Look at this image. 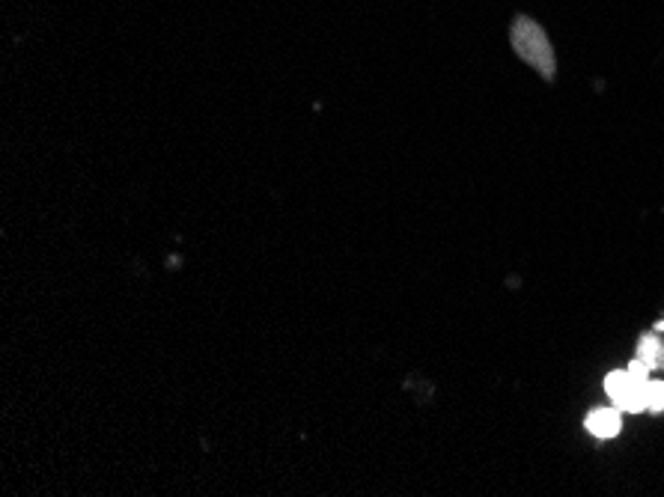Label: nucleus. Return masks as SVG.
I'll return each instance as SVG.
<instances>
[{
    "label": "nucleus",
    "instance_id": "nucleus-3",
    "mask_svg": "<svg viewBox=\"0 0 664 497\" xmlns=\"http://www.w3.org/2000/svg\"><path fill=\"white\" fill-rule=\"evenodd\" d=\"M622 426V417H620V409L614 405V409H596L588 414V429L596 438H614V435L620 433Z\"/></svg>",
    "mask_w": 664,
    "mask_h": 497
},
{
    "label": "nucleus",
    "instance_id": "nucleus-5",
    "mask_svg": "<svg viewBox=\"0 0 664 497\" xmlns=\"http://www.w3.org/2000/svg\"><path fill=\"white\" fill-rule=\"evenodd\" d=\"M643 402H647V411H664V381H647Z\"/></svg>",
    "mask_w": 664,
    "mask_h": 497
},
{
    "label": "nucleus",
    "instance_id": "nucleus-6",
    "mask_svg": "<svg viewBox=\"0 0 664 497\" xmlns=\"http://www.w3.org/2000/svg\"><path fill=\"white\" fill-rule=\"evenodd\" d=\"M626 369H629V372H632L635 379H641V381H650V372H653V369H650V367H647V364H643L641 357H635L632 364H629V367H626Z\"/></svg>",
    "mask_w": 664,
    "mask_h": 497
},
{
    "label": "nucleus",
    "instance_id": "nucleus-4",
    "mask_svg": "<svg viewBox=\"0 0 664 497\" xmlns=\"http://www.w3.org/2000/svg\"><path fill=\"white\" fill-rule=\"evenodd\" d=\"M638 357L650 369H662L664 367V343L659 334H643L641 343H638Z\"/></svg>",
    "mask_w": 664,
    "mask_h": 497
},
{
    "label": "nucleus",
    "instance_id": "nucleus-1",
    "mask_svg": "<svg viewBox=\"0 0 664 497\" xmlns=\"http://www.w3.org/2000/svg\"><path fill=\"white\" fill-rule=\"evenodd\" d=\"M512 48L534 66L536 72L545 78H555V55L552 45L545 39V33L536 27L531 19H519L512 24Z\"/></svg>",
    "mask_w": 664,
    "mask_h": 497
},
{
    "label": "nucleus",
    "instance_id": "nucleus-2",
    "mask_svg": "<svg viewBox=\"0 0 664 497\" xmlns=\"http://www.w3.org/2000/svg\"><path fill=\"white\" fill-rule=\"evenodd\" d=\"M643 384H647V381L635 379L629 369H617V372H610L608 379H605V390H608L610 402H614L620 411H632V414L647 411V402H643Z\"/></svg>",
    "mask_w": 664,
    "mask_h": 497
}]
</instances>
